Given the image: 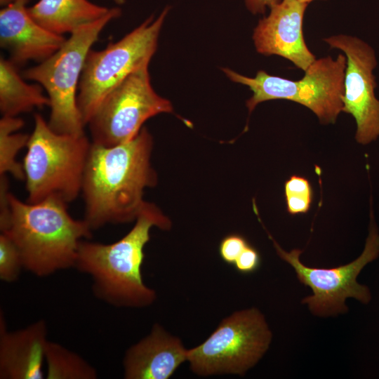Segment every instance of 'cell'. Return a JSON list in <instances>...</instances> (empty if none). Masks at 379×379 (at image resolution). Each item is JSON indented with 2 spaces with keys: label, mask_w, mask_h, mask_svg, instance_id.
Returning <instances> with one entry per match:
<instances>
[{
  "label": "cell",
  "mask_w": 379,
  "mask_h": 379,
  "mask_svg": "<svg viewBox=\"0 0 379 379\" xmlns=\"http://www.w3.org/2000/svg\"><path fill=\"white\" fill-rule=\"evenodd\" d=\"M152 147V135L145 127L118 145L91 142L81 192L84 220L91 230L136 219L145 202L144 190L157 181L150 162Z\"/></svg>",
  "instance_id": "cell-1"
},
{
  "label": "cell",
  "mask_w": 379,
  "mask_h": 379,
  "mask_svg": "<svg viewBox=\"0 0 379 379\" xmlns=\"http://www.w3.org/2000/svg\"><path fill=\"white\" fill-rule=\"evenodd\" d=\"M169 230L171 222L154 204L145 201L133 228L109 244L81 241L74 267L88 274L98 298L117 307H140L152 304L155 291L142 280L144 248L151 228Z\"/></svg>",
  "instance_id": "cell-2"
},
{
  "label": "cell",
  "mask_w": 379,
  "mask_h": 379,
  "mask_svg": "<svg viewBox=\"0 0 379 379\" xmlns=\"http://www.w3.org/2000/svg\"><path fill=\"white\" fill-rule=\"evenodd\" d=\"M9 199L10 221L4 232L16 244L24 268L46 277L74 267L80 242L92 236L85 220L73 218L67 204L56 199L32 204L12 193Z\"/></svg>",
  "instance_id": "cell-3"
},
{
  "label": "cell",
  "mask_w": 379,
  "mask_h": 379,
  "mask_svg": "<svg viewBox=\"0 0 379 379\" xmlns=\"http://www.w3.org/2000/svg\"><path fill=\"white\" fill-rule=\"evenodd\" d=\"M23 160L27 201L56 199L67 204L81 194L91 140L85 135L58 133L40 114Z\"/></svg>",
  "instance_id": "cell-4"
},
{
  "label": "cell",
  "mask_w": 379,
  "mask_h": 379,
  "mask_svg": "<svg viewBox=\"0 0 379 379\" xmlns=\"http://www.w3.org/2000/svg\"><path fill=\"white\" fill-rule=\"evenodd\" d=\"M121 11L113 7L101 18L82 25L70 34L54 54L22 73L25 79L40 84L50 100L48 124L56 133L83 135L86 126L77 106L81 74L88 51L106 25Z\"/></svg>",
  "instance_id": "cell-5"
},
{
  "label": "cell",
  "mask_w": 379,
  "mask_h": 379,
  "mask_svg": "<svg viewBox=\"0 0 379 379\" xmlns=\"http://www.w3.org/2000/svg\"><path fill=\"white\" fill-rule=\"evenodd\" d=\"M169 8L149 16L135 29L102 50L91 49L81 74L77 106L85 126L104 98L129 74L149 65Z\"/></svg>",
  "instance_id": "cell-6"
},
{
  "label": "cell",
  "mask_w": 379,
  "mask_h": 379,
  "mask_svg": "<svg viewBox=\"0 0 379 379\" xmlns=\"http://www.w3.org/2000/svg\"><path fill=\"white\" fill-rule=\"evenodd\" d=\"M346 57L339 54L316 59L300 80H290L267 74L263 70L254 77L223 68L233 82L245 85L252 91L246 105L251 113L260 102L288 100L310 109L324 124H333L343 109Z\"/></svg>",
  "instance_id": "cell-7"
},
{
  "label": "cell",
  "mask_w": 379,
  "mask_h": 379,
  "mask_svg": "<svg viewBox=\"0 0 379 379\" xmlns=\"http://www.w3.org/2000/svg\"><path fill=\"white\" fill-rule=\"evenodd\" d=\"M271 340V331L260 312L255 308L242 310L224 319L201 344L187 350V361L198 375H244L262 358Z\"/></svg>",
  "instance_id": "cell-8"
},
{
  "label": "cell",
  "mask_w": 379,
  "mask_h": 379,
  "mask_svg": "<svg viewBox=\"0 0 379 379\" xmlns=\"http://www.w3.org/2000/svg\"><path fill=\"white\" fill-rule=\"evenodd\" d=\"M148 67L132 72L102 101L86 125L93 143L106 147L125 143L149 118L173 112L171 102L152 88Z\"/></svg>",
  "instance_id": "cell-9"
},
{
  "label": "cell",
  "mask_w": 379,
  "mask_h": 379,
  "mask_svg": "<svg viewBox=\"0 0 379 379\" xmlns=\"http://www.w3.org/2000/svg\"><path fill=\"white\" fill-rule=\"evenodd\" d=\"M270 237L279 257L294 268L298 280L312 288L313 295L302 299V303L307 304L314 314L328 316L346 312L348 308L345 301L347 298L364 303L371 299L368 288L357 283V277L379 254V235L373 224L362 254L349 264L329 269L305 266L299 258L300 250L286 252Z\"/></svg>",
  "instance_id": "cell-10"
},
{
  "label": "cell",
  "mask_w": 379,
  "mask_h": 379,
  "mask_svg": "<svg viewBox=\"0 0 379 379\" xmlns=\"http://www.w3.org/2000/svg\"><path fill=\"white\" fill-rule=\"evenodd\" d=\"M331 48L346 57L342 112L351 114L357 124L356 140L366 145L379 136V100L373 71L377 59L373 48L363 40L338 34L324 39Z\"/></svg>",
  "instance_id": "cell-11"
},
{
  "label": "cell",
  "mask_w": 379,
  "mask_h": 379,
  "mask_svg": "<svg viewBox=\"0 0 379 379\" xmlns=\"http://www.w3.org/2000/svg\"><path fill=\"white\" fill-rule=\"evenodd\" d=\"M307 6L297 0H281L272 6L269 15L253 29L252 39L257 52L281 56L305 72L316 60L303 35Z\"/></svg>",
  "instance_id": "cell-12"
},
{
  "label": "cell",
  "mask_w": 379,
  "mask_h": 379,
  "mask_svg": "<svg viewBox=\"0 0 379 379\" xmlns=\"http://www.w3.org/2000/svg\"><path fill=\"white\" fill-rule=\"evenodd\" d=\"M30 0H15L0 11V46L16 65L29 60L41 62L65 43L63 35L53 33L29 14Z\"/></svg>",
  "instance_id": "cell-13"
},
{
  "label": "cell",
  "mask_w": 379,
  "mask_h": 379,
  "mask_svg": "<svg viewBox=\"0 0 379 379\" xmlns=\"http://www.w3.org/2000/svg\"><path fill=\"white\" fill-rule=\"evenodd\" d=\"M44 320L15 331L6 330L0 314V378L41 379L48 343Z\"/></svg>",
  "instance_id": "cell-14"
},
{
  "label": "cell",
  "mask_w": 379,
  "mask_h": 379,
  "mask_svg": "<svg viewBox=\"0 0 379 379\" xmlns=\"http://www.w3.org/2000/svg\"><path fill=\"white\" fill-rule=\"evenodd\" d=\"M187 359L181 340L154 324L150 333L131 346L124 359L126 379H168Z\"/></svg>",
  "instance_id": "cell-15"
},
{
  "label": "cell",
  "mask_w": 379,
  "mask_h": 379,
  "mask_svg": "<svg viewBox=\"0 0 379 379\" xmlns=\"http://www.w3.org/2000/svg\"><path fill=\"white\" fill-rule=\"evenodd\" d=\"M109 9L88 0H39L27 8L37 23L59 35L72 34L105 16Z\"/></svg>",
  "instance_id": "cell-16"
},
{
  "label": "cell",
  "mask_w": 379,
  "mask_h": 379,
  "mask_svg": "<svg viewBox=\"0 0 379 379\" xmlns=\"http://www.w3.org/2000/svg\"><path fill=\"white\" fill-rule=\"evenodd\" d=\"M17 65L0 58V112L2 116L18 117L34 108L50 105V100L39 84H28Z\"/></svg>",
  "instance_id": "cell-17"
},
{
  "label": "cell",
  "mask_w": 379,
  "mask_h": 379,
  "mask_svg": "<svg viewBox=\"0 0 379 379\" xmlns=\"http://www.w3.org/2000/svg\"><path fill=\"white\" fill-rule=\"evenodd\" d=\"M23 126L24 121L18 117L2 116L0 119V175L9 173L19 180H25V173L16 157L29 138L18 132Z\"/></svg>",
  "instance_id": "cell-18"
},
{
  "label": "cell",
  "mask_w": 379,
  "mask_h": 379,
  "mask_svg": "<svg viewBox=\"0 0 379 379\" xmlns=\"http://www.w3.org/2000/svg\"><path fill=\"white\" fill-rule=\"evenodd\" d=\"M48 379H95V369L79 354L48 341L45 352Z\"/></svg>",
  "instance_id": "cell-19"
},
{
  "label": "cell",
  "mask_w": 379,
  "mask_h": 379,
  "mask_svg": "<svg viewBox=\"0 0 379 379\" xmlns=\"http://www.w3.org/2000/svg\"><path fill=\"white\" fill-rule=\"evenodd\" d=\"M284 194L288 212L291 215L306 213L310 208L313 190L309 180L293 175L284 185Z\"/></svg>",
  "instance_id": "cell-20"
},
{
  "label": "cell",
  "mask_w": 379,
  "mask_h": 379,
  "mask_svg": "<svg viewBox=\"0 0 379 379\" xmlns=\"http://www.w3.org/2000/svg\"><path fill=\"white\" fill-rule=\"evenodd\" d=\"M24 268L20 253L11 237L1 232L0 234V279L13 282L18 279Z\"/></svg>",
  "instance_id": "cell-21"
},
{
  "label": "cell",
  "mask_w": 379,
  "mask_h": 379,
  "mask_svg": "<svg viewBox=\"0 0 379 379\" xmlns=\"http://www.w3.org/2000/svg\"><path fill=\"white\" fill-rule=\"evenodd\" d=\"M248 244V241L241 234H228L220 243V256L225 262L233 265L237 258Z\"/></svg>",
  "instance_id": "cell-22"
},
{
  "label": "cell",
  "mask_w": 379,
  "mask_h": 379,
  "mask_svg": "<svg viewBox=\"0 0 379 379\" xmlns=\"http://www.w3.org/2000/svg\"><path fill=\"white\" fill-rule=\"evenodd\" d=\"M261 257L258 251L248 244L234 263L236 270L241 274L255 272L260 266Z\"/></svg>",
  "instance_id": "cell-23"
},
{
  "label": "cell",
  "mask_w": 379,
  "mask_h": 379,
  "mask_svg": "<svg viewBox=\"0 0 379 379\" xmlns=\"http://www.w3.org/2000/svg\"><path fill=\"white\" fill-rule=\"evenodd\" d=\"M9 182L6 175H0V230H8L11 215Z\"/></svg>",
  "instance_id": "cell-24"
},
{
  "label": "cell",
  "mask_w": 379,
  "mask_h": 379,
  "mask_svg": "<svg viewBox=\"0 0 379 379\" xmlns=\"http://www.w3.org/2000/svg\"><path fill=\"white\" fill-rule=\"evenodd\" d=\"M281 0H244L247 9L253 14H264L267 8H270Z\"/></svg>",
  "instance_id": "cell-25"
},
{
  "label": "cell",
  "mask_w": 379,
  "mask_h": 379,
  "mask_svg": "<svg viewBox=\"0 0 379 379\" xmlns=\"http://www.w3.org/2000/svg\"><path fill=\"white\" fill-rule=\"evenodd\" d=\"M14 1L15 0H0V4L1 6L4 7Z\"/></svg>",
  "instance_id": "cell-26"
},
{
  "label": "cell",
  "mask_w": 379,
  "mask_h": 379,
  "mask_svg": "<svg viewBox=\"0 0 379 379\" xmlns=\"http://www.w3.org/2000/svg\"><path fill=\"white\" fill-rule=\"evenodd\" d=\"M117 4L121 5L125 3L126 0H113Z\"/></svg>",
  "instance_id": "cell-27"
},
{
  "label": "cell",
  "mask_w": 379,
  "mask_h": 379,
  "mask_svg": "<svg viewBox=\"0 0 379 379\" xmlns=\"http://www.w3.org/2000/svg\"><path fill=\"white\" fill-rule=\"evenodd\" d=\"M297 1L302 2V3L310 4V2L313 1H316V0H297Z\"/></svg>",
  "instance_id": "cell-28"
}]
</instances>
